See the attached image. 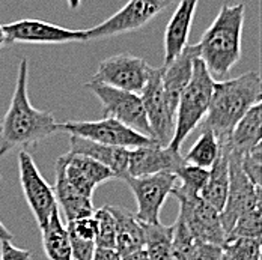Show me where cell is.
Returning <instances> with one entry per match:
<instances>
[{"label":"cell","instance_id":"cell-1","mask_svg":"<svg viewBox=\"0 0 262 260\" xmlns=\"http://www.w3.org/2000/svg\"><path fill=\"white\" fill-rule=\"evenodd\" d=\"M27 59L18 63L14 93L8 111L0 124V156L15 148L35 146L50 135L60 132L59 124L50 111L35 108L29 101L27 93Z\"/></svg>","mask_w":262,"mask_h":260},{"label":"cell","instance_id":"cell-2","mask_svg":"<svg viewBox=\"0 0 262 260\" xmlns=\"http://www.w3.org/2000/svg\"><path fill=\"white\" fill-rule=\"evenodd\" d=\"M261 76L256 71L215 81L208 111L199 125L201 130L211 131L220 143H225L244 113L261 103Z\"/></svg>","mask_w":262,"mask_h":260},{"label":"cell","instance_id":"cell-3","mask_svg":"<svg viewBox=\"0 0 262 260\" xmlns=\"http://www.w3.org/2000/svg\"><path fill=\"white\" fill-rule=\"evenodd\" d=\"M244 14V3H225L196 44L199 59L214 80H225L241 59Z\"/></svg>","mask_w":262,"mask_h":260},{"label":"cell","instance_id":"cell-4","mask_svg":"<svg viewBox=\"0 0 262 260\" xmlns=\"http://www.w3.org/2000/svg\"><path fill=\"white\" fill-rule=\"evenodd\" d=\"M214 83L215 80L211 77L204 62L196 57L193 62L191 78L184 87L178 100L175 114V132L167 148L173 151H181L184 140L201 125L210 107Z\"/></svg>","mask_w":262,"mask_h":260},{"label":"cell","instance_id":"cell-5","mask_svg":"<svg viewBox=\"0 0 262 260\" xmlns=\"http://www.w3.org/2000/svg\"><path fill=\"white\" fill-rule=\"evenodd\" d=\"M83 86L100 100L104 117H113L122 122L124 125L130 127L131 130L137 131L151 138L149 124L139 93L110 87L107 84L94 80L84 83Z\"/></svg>","mask_w":262,"mask_h":260},{"label":"cell","instance_id":"cell-6","mask_svg":"<svg viewBox=\"0 0 262 260\" xmlns=\"http://www.w3.org/2000/svg\"><path fill=\"white\" fill-rule=\"evenodd\" d=\"M60 132H68L70 135L83 137L101 145L134 149L139 146H146L156 143L152 138L131 130L130 127L113 117H103L100 121H77L59 124Z\"/></svg>","mask_w":262,"mask_h":260},{"label":"cell","instance_id":"cell-7","mask_svg":"<svg viewBox=\"0 0 262 260\" xmlns=\"http://www.w3.org/2000/svg\"><path fill=\"white\" fill-rule=\"evenodd\" d=\"M173 2L175 0H128L105 21L86 29V39H103L142 29Z\"/></svg>","mask_w":262,"mask_h":260},{"label":"cell","instance_id":"cell-8","mask_svg":"<svg viewBox=\"0 0 262 260\" xmlns=\"http://www.w3.org/2000/svg\"><path fill=\"white\" fill-rule=\"evenodd\" d=\"M151 73L152 66L145 59L122 53L101 60L92 80L110 87L140 93L146 86Z\"/></svg>","mask_w":262,"mask_h":260},{"label":"cell","instance_id":"cell-9","mask_svg":"<svg viewBox=\"0 0 262 260\" xmlns=\"http://www.w3.org/2000/svg\"><path fill=\"white\" fill-rule=\"evenodd\" d=\"M122 181L134 194L137 203L136 217L145 224H158L160 210L178 182L175 173H157L139 178L127 175Z\"/></svg>","mask_w":262,"mask_h":260},{"label":"cell","instance_id":"cell-10","mask_svg":"<svg viewBox=\"0 0 262 260\" xmlns=\"http://www.w3.org/2000/svg\"><path fill=\"white\" fill-rule=\"evenodd\" d=\"M180 202L178 217L184 221L191 236L198 242L223 245L226 233L220 221V212L214 209L201 196L172 194Z\"/></svg>","mask_w":262,"mask_h":260},{"label":"cell","instance_id":"cell-11","mask_svg":"<svg viewBox=\"0 0 262 260\" xmlns=\"http://www.w3.org/2000/svg\"><path fill=\"white\" fill-rule=\"evenodd\" d=\"M18 172L27 205L32 210L39 229H42L47 224L53 210L57 209L54 190L42 178L38 166L33 161V156L25 149H21L18 154Z\"/></svg>","mask_w":262,"mask_h":260},{"label":"cell","instance_id":"cell-12","mask_svg":"<svg viewBox=\"0 0 262 260\" xmlns=\"http://www.w3.org/2000/svg\"><path fill=\"white\" fill-rule=\"evenodd\" d=\"M256 205H261V186H255L243 172L241 155L229 151V188L225 206L220 212V221L226 236L236 218Z\"/></svg>","mask_w":262,"mask_h":260},{"label":"cell","instance_id":"cell-13","mask_svg":"<svg viewBox=\"0 0 262 260\" xmlns=\"http://www.w3.org/2000/svg\"><path fill=\"white\" fill-rule=\"evenodd\" d=\"M139 95L145 107L151 138L160 146H167L175 132V110L170 107L163 90L160 68H152L146 86Z\"/></svg>","mask_w":262,"mask_h":260},{"label":"cell","instance_id":"cell-14","mask_svg":"<svg viewBox=\"0 0 262 260\" xmlns=\"http://www.w3.org/2000/svg\"><path fill=\"white\" fill-rule=\"evenodd\" d=\"M11 44H67L88 41L84 30H73L41 20H18L3 26Z\"/></svg>","mask_w":262,"mask_h":260},{"label":"cell","instance_id":"cell-15","mask_svg":"<svg viewBox=\"0 0 262 260\" xmlns=\"http://www.w3.org/2000/svg\"><path fill=\"white\" fill-rule=\"evenodd\" d=\"M184 164L181 151H173L158 143L139 146L128 151V175L148 176L157 173H175Z\"/></svg>","mask_w":262,"mask_h":260},{"label":"cell","instance_id":"cell-16","mask_svg":"<svg viewBox=\"0 0 262 260\" xmlns=\"http://www.w3.org/2000/svg\"><path fill=\"white\" fill-rule=\"evenodd\" d=\"M196 57H199L196 44L194 45L188 44L175 59L160 66L161 86H163V90L166 93L169 104L175 110V114H177V105H178L180 95L184 90V87L188 84L193 74V62Z\"/></svg>","mask_w":262,"mask_h":260},{"label":"cell","instance_id":"cell-17","mask_svg":"<svg viewBox=\"0 0 262 260\" xmlns=\"http://www.w3.org/2000/svg\"><path fill=\"white\" fill-rule=\"evenodd\" d=\"M199 0H178V6L164 30V63L175 59L188 45V36Z\"/></svg>","mask_w":262,"mask_h":260},{"label":"cell","instance_id":"cell-18","mask_svg":"<svg viewBox=\"0 0 262 260\" xmlns=\"http://www.w3.org/2000/svg\"><path fill=\"white\" fill-rule=\"evenodd\" d=\"M128 151L125 148L107 146L83 137L70 135V152L84 155L104 164L113 173L115 178L124 179L128 175Z\"/></svg>","mask_w":262,"mask_h":260},{"label":"cell","instance_id":"cell-19","mask_svg":"<svg viewBox=\"0 0 262 260\" xmlns=\"http://www.w3.org/2000/svg\"><path fill=\"white\" fill-rule=\"evenodd\" d=\"M262 137V103L252 105L235 124L228 140L223 143L229 151L239 155L261 143Z\"/></svg>","mask_w":262,"mask_h":260},{"label":"cell","instance_id":"cell-20","mask_svg":"<svg viewBox=\"0 0 262 260\" xmlns=\"http://www.w3.org/2000/svg\"><path fill=\"white\" fill-rule=\"evenodd\" d=\"M54 197L57 202V206H60L67 221L77 220L83 217H89L94 214L92 199H88L81 196L77 190L73 188V185L68 182L65 173H63V164L60 158L56 159V185H54Z\"/></svg>","mask_w":262,"mask_h":260},{"label":"cell","instance_id":"cell-21","mask_svg":"<svg viewBox=\"0 0 262 260\" xmlns=\"http://www.w3.org/2000/svg\"><path fill=\"white\" fill-rule=\"evenodd\" d=\"M116 223V251L124 256L145 247V232L142 221L128 209L107 205Z\"/></svg>","mask_w":262,"mask_h":260},{"label":"cell","instance_id":"cell-22","mask_svg":"<svg viewBox=\"0 0 262 260\" xmlns=\"http://www.w3.org/2000/svg\"><path fill=\"white\" fill-rule=\"evenodd\" d=\"M228 188H229V151L222 143L220 154L214 161V164L211 166L208 181L199 196L205 202H208L212 208L222 212L228 197Z\"/></svg>","mask_w":262,"mask_h":260},{"label":"cell","instance_id":"cell-23","mask_svg":"<svg viewBox=\"0 0 262 260\" xmlns=\"http://www.w3.org/2000/svg\"><path fill=\"white\" fill-rule=\"evenodd\" d=\"M42 248L49 260H74L70 236L65 224L59 217V210H53L47 224L41 229Z\"/></svg>","mask_w":262,"mask_h":260},{"label":"cell","instance_id":"cell-24","mask_svg":"<svg viewBox=\"0 0 262 260\" xmlns=\"http://www.w3.org/2000/svg\"><path fill=\"white\" fill-rule=\"evenodd\" d=\"M143 224L145 232V251L149 260H173L172 254V234L173 226Z\"/></svg>","mask_w":262,"mask_h":260},{"label":"cell","instance_id":"cell-25","mask_svg":"<svg viewBox=\"0 0 262 260\" xmlns=\"http://www.w3.org/2000/svg\"><path fill=\"white\" fill-rule=\"evenodd\" d=\"M220 149H222V143L217 140V137L211 131L201 130V134L194 141V145L190 148L185 156H183L184 162L210 170L211 166L214 164V161L220 154Z\"/></svg>","mask_w":262,"mask_h":260},{"label":"cell","instance_id":"cell-26","mask_svg":"<svg viewBox=\"0 0 262 260\" xmlns=\"http://www.w3.org/2000/svg\"><path fill=\"white\" fill-rule=\"evenodd\" d=\"M210 170L198 166H191L184 162L175 172L178 182L170 194H183V196H199L208 181Z\"/></svg>","mask_w":262,"mask_h":260},{"label":"cell","instance_id":"cell-27","mask_svg":"<svg viewBox=\"0 0 262 260\" xmlns=\"http://www.w3.org/2000/svg\"><path fill=\"white\" fill-rule=\"evenodd\" d=\"M63 156H65V159L70 164H73L74 167H77L80 172L91 182L95 183L97 186L101 185V183L107 182V181H110V179H115V173L108 167H105L104 164H101V162H98V161H95V159H92L89 156L71 154V152L65 154Z\"/></svg>","mask_w":262,"mask_h":260},{"label":"cell","instance_id":"cell-28","mask_svg":"<svg viewBox=\"0 0 262 260\" xmlns=\"http://www.w3.org/2000/svg\"><path fill=\"white\" fill-rule=\"evenodd\" d=\"M223 260H261V239L235 238L223 245Z\"/></svg>","mask_w":262,"mask_h":260},{"label":"cell","instance_id":"cell-29","mask_svg":"<svg viewBox=\"0 0 262 260\" xmlns=\"http://www.w3.org/2000/svg\"><path fill=\"white\" fill-rule=\"evenodd\" d=\"M97 248H116V223L107 205L94 210Z\"/></svg>","mask_w":262,"mask_h":260},{"label":"cell","instance_id":"cell-30","mask_svg":"<svg viewBox=\"0 0 262 260\" xmlns=\"http://www.w3.org/2000/svg\"><path fill=\"white\" fill-rule=\"evenodd\" d=\"M261 205H256L252 209L243 212L236 218L235 224L232 226L231 232L226 236V241L235 238L261 239Z\"/></svg>","mask_w":262,"mask_h":260},{"label":"cell","instance_id":"cell-31","mask_svg":"<svg viewBox=\"0 0 262 260\" xmlns=\"http://www.w3.org/2000/svg\"><path fill=\"white\" fill-rule=\"evenodd\" d=\"M241 169L250 182L261 186L262 181V146L261 143L241 155Z\"/></svg>","mask_w":262,"mask_h":260},{"label":"cell","instance_id":"cell-32","mask_svg":"<svg viewBox=\"0 0 262 260\" xmlns=\"http://www.w3.org/2000/svg\"><path fill=\"white\" fill-rule=\"evenodd\" d=\"M59 158H60V161H62V164H63V173H65L68 182L71 183L73 188L77 190L81 196H84V197H88V199H92L97 185L91 182V181L80 172L77 167H74L73 164H70V162L65 159V156L60 155Z\"/></svg>","mask_w":262,"mask_h":260},{"label":"cell","instance_id":"cell-33","mask_svg":"<svg viewBox=\"0 0 262 260\" xmlns=\"http://www.w3.org/2000/svg\"><path fill=\"white\" fill-rule=\"evenodd\" d=\"M191 260H223V250L220 245L198 242Z\"/></svg>","mask_w":262,"mask_h":260},{"label":"cell","instance_id":"cell-34","mask_svg":"<svg viewBox=\"0 0 262 260\" xmlns=\"http://www.w3.org/2000/svg\"><path fill=\"white\" fill-rule=\"evenodd\" d=\"M32 253L29 250L17 248L11 244V241L0 242V260H30Z\"/></svg>","mask_w":262,"mask_h":260},{"label":"cell","instance_id":"cell-35","mask_svg":"<svg viewBox=\"0 0 262 260\" xmlns=\"http://www.w3.org/2000/svg\"><path fill=\"white\" fill-rule=\"evenodd\" d=\"M92 260H121V254L112 248H95Z\"/></svg>","mask_w":262,"mask_h":260},{"label":"cell","instance_id":"cell-36","mask_svg":"<svg viewBox=\"0 0 262 260\" xmlns=\"http://www.w3.org/2000/svg\"><path fill=\"white\" fill-rule=\"evenodd\" d=\"M121 260H149V257H148L145 248H142V250H137V251H133V253L121 256Z\"/></svg>","mask_w":262,"mask_h":260},{"label":"cell","instance_id":"cell-37","mask_svg":"<svg viewBox=\"0 0 262 260\" xmlns=\"http://www.w3.org/2000/svg\"><path fill=\"white\" fill-rule=\"evenodd\" d=\"M12 239H14V234L9 232V229L0 220V242L2 241H12Z\"/></svg>","mask_w":262,"mask_h":260},{"label":"cell","instance_id":"cell-38","mask_svg":"<svg viewBox=\"0 0 262 260\" xmlns=\"http://www.w3.org/2000/svg\"><path fill=\"white\" fill-rule=\"evenodd\" d=\"M6 44V35H5V30H3V26L0 25V49Z\"/></svg>","mask_w":262,"mask_h":260},{"label":"cell","instance_id":"cell-39","mask_svg":"<svg viewBox=\"0 0 262 260\" xmlns=\"http://www.w3.org/2000/svg\"><path fill=\"white\" fill-rule=\"evenodd\" d=\"M67 3H68V6L71 9H77L80 6V3H81V0H67Z\"/></svg>","mask_w":262,"mask_h":260}]
</instances>
